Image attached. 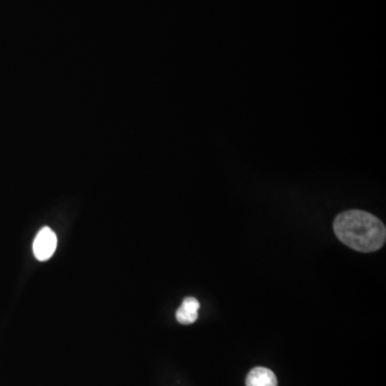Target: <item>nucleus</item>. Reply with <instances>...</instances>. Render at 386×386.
Returning a JSON list of instances; mask_svg holds the SVG:
<instances>
[{"mask_svg": "<svg viewBox=\"0 0 386 386\" xmlns=\"http://www.w3.org/2000/svg\"><path fill=\"white\" fill-rule=\"evenodd\" d=\"M56 247H57V236L52 229L44 226L39 231L34 242V253L37 260L48 261L54 255Z\"/></svg>", "mask_w": 386, "mask_h": 386, "instance_id": "2", "label": "nucleus"}, {"mask_svg": "<svg viewBox=\"0 0 386 386\" xmlns=\"http://www.w3.org/2000/svg\"><path fill=\"white\" fill-rule=\"evenodd\" d=\"M247 386H278L276 374L265 367H255L250 370L246 379Z\"/></svg>", "mask_w": 386, "mask_h": 386, "instance_id": "4", "label": "nucleus"}, {"mask_svg": "<svg viewBox=\"0 0 386 386\" xmlns=\"http://www.w3.org/2000/svg\"><path fill=\"white\" fill-rule=\"evenodd\" d=\"M199 300L195 298H186L182 300V306L176 311V319L182 325H190L195 323L199 318Z\"/></svg>", "mask_w": 386, "mask_h": 386, "instance_id": "3", "label": "nucleus"}, {"mask_svg": "<svg viewBox=\"0 0 386 386\" xmlns=\"http://www.w3.org/2000/svg\"><path fill=\"white\" fill-rule=\"evenodd\" d=\"M333 228L337 238L356 251H377L385 244L384 223L367 211L360 209L343 211L337 215Z\"/></svg>", "mask_w": 386, "mask_h": 386, "instance_id": "1", "label": "nucleus"}]
</instances>
